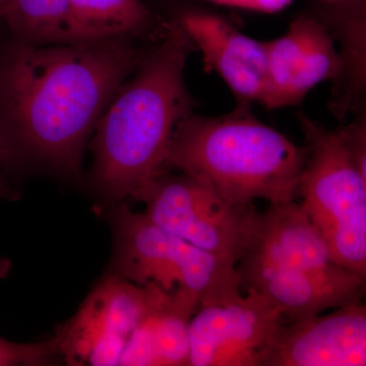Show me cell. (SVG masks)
Instances as JSON below:
<instances>
[{
    "instance_id": "obj_18",
    "label": "cell",
    "mask_w": 366,
    "mask_h": 366,
    "mask_svg": "<svg viewBox=\"0 0 366 366\" xmlns=\"http://www.w3.org/2000/svg\"><path fill=\"white\" fill-rule=\"evenodd\" d=\"M338 132L361 174L366 177V117L365 109L358 112V117Z\"/></svg>"
},
{
    "instance_id": "obj_9",
    "label": "cell",
    "mask_w": 366,
    "mask_h": 366,
    "mask_svg": "<svg viewBox=\"0 0 366 366\" xmlns=\"http://www.w3.org/2000/svg\"><path fill=\"white\" fill-rule=\"evenodd\" d=\"M203 303L189 320V366H262L281 312L257 291Z\"/></svg>"
},
{
    "instance_id": "obj_21",
    "label": "cell",
    "mask_w": 366,
    "mask_h": 366,
    "mask_svg": "<svg viewBox=\"0 0 366 366\" xmlns=\"http://www.w3.org/2000/svg\"><path fill=\"white\" fill-rule=\"evenodd\" d=\"M322 1L327 6H335V4H341V2L347 1V0H322Z\"/></svg>"
},
{
    "instance_id": "obj_20",
    "label": "cell",
    "mask_w": 366,
    "mask_h": 366,
    "mask_svg": "<svg viewBox=\"0 0 366 366\" xmlns=\"http://www.w3.org/2000/svg\"><path fill=\"white\" fill-rule=\"evenodd\" d=\"M11 153V139L0 122V161L9 158Z\"/></svg>"
},
{
    "instance_id": "obj_2",
    "label": "cell",
    "mask_w": 366,
    "mask_h": 366,
    "mask_svg": "<svg viewBox=\"0 0 366 366\" xmlns=\"http://www.w3.org/2000/svg\"><path fill=\"white\" fill-rule=\"evenodd\" d=\"M194 49L179 20L171 21L96 124L95 177L112 199L136 197L166 170L178 124L192 114L184 71Z\"/></svg>"
},
{
    "instance_id": "obj_12",
    "label": "cell",
    "mask_w": 366,
    "mask_h": 366,
    "mask_svg": "<svg viewBox=\"0 0 366 366\" xmlns=\"http://www.w3.org/2000/svg\"><path fill=\"white\" fill-rule=\"evenodd\" d=\"M207 71H215L238 101L259 102L266 95L268 62L266 42L249 36L215 14L187 13L179 19Z\"/></svg>"
},
{
    "instance_id": "obj_6",
    "label": "cell",
    "mask_w": 366,
    "mask_h": 366,
    "mask_svg": "<svg viewBox=\"0 0 366 366\" xmlns=\"http://www.w3.org/2000/svg\"><path fill=\"white\" fill-rule=\"evenodd\" d=\"M117 276L164 292L185 293L203 303L242 293L234 262L190 244L168 232L144 214L119 207L113 214Z\"/></svg>"
},
{
    "instance_id": "obj_11",
    "label": "cell",
    "mask_w": 366,
    "mask_h": 366,
    "mask_svg": "<svg viewBox=\"0 0 366 366\" xmlns=\"http://www.w3.org/2000/svg\"><path fill=\"white\" fill-rule=\"evenodd\" d=\"M266 45L268 83L262 105L268 109L300 104L312 88L340 74L333 36L314 16L296 19L287 32Z\"/></svg>"
},
{
    "instance_id": "obj_17",
    "label": "cell",
    "mask_w": 366,
    "mask_h": 366,
    "mask_svg": "<svg viewBox=\"0 0 366 366\" xmlns=\"http://www.w3.org/2000/svg\"><path fill=\"white\" fill-rule=\"evenodd\" d=\"M57 351L54 340L37 344H16L0 338V366L50 365Z\"/></svg>"
},
{
    "instance_id": "obj_15",
    "label": "cell",
    "mask_w": 366,
    "mask_h": 366,
    "mask_svg": "<svg viewBox=\"0 0 366 366\" xmlns=\"http://www.w3.org/2000/svg\"><path fill=\"white\" fill-rule=\"evenodd\" d=\"M16 41L34 45H71L103 38L72 11L71 0H7L0 9Z\"/></svg>"
},
{
    "instance_id": "obj_8",
    "label": "cell",
    "mask_w": 366,
    "mask_h": 366,
    "mask_svg": "<svg viewBox=\"0 0 366 366\" xmlns=\"http://www.w3.org/2000/svg\"><path fill=\"white\" fill-rule=\"evenodd\" d=\"M155 284L141 286L120 277L99 285L55 338L72 365H119L125 344L160 295Z\"/></svg>"
},
{
    "instance_id": "obj_4",
    "label": "cell",
    "mask_w": 366,
    "mask_h": 366,
    "mask_svg": "<svg viewBox=\"0 0 366 366\" xmlns=\"http://www.w3.org/2000/svg\"><path fill=\"white\" fill-rule=\"evenodd\" d=\"M236 269L242 288L266 298L285 322L360 301L365 288V280L335 261L324 236L295 201L257 212Z\"/></svg>"
},
{
    "instance_id": "obj_13",
    "label": "cell",
    "mask_w": 366,
    "mask_h": 366,
    "mask_svg": "<svg viewBox=\"0 0 366 366\" xmlns=\"http://www.w3.org/2000/svg\"><path fill=\"white\" fill-rule=\"evenodd\" d=\"M199 305L194 296L161 290L148 314L132 331L118 365H189V325Z\"/></svg>"
},
{
    "instance_id": "obj_7",
    "label": "cell",
    "mask_w": 366,
    "mask_h": 366,
    "mask_svg": "<svg viewBox=\"0 0 366 366\" xmlns=\"http://www.w3.org/2000/svg\"><path fill=\"white\" fill-rule=\"evenodd\" d=\"M180 173L165 170L137 194L144 215L190 244L237 264L254 228V203H232L208 183Z\"/></svg>"
},
{
    "instance_id": "obj_16",
    "label": "cell",
    "mask_w": 366,
    "mask_h": 366,
    "mask_svg": "<svg viewBox=\"0 0 366 366\" xmlns=\"http://www.w3.org/2000/svg\"><path fill=\"white\" fill-rule=\"evenodd\" d=\"M71 6L76 19L103 38L141 33L151 21L141 0H71Z\"/></svg>"
},
{
    "instance_id": "obj_14",
    "label": "cell",
    "mask_w": 366,
    "mask_h": 366,
    "mask_svg": "<svg viewBox=\"0 0 366 366\" xmlns=\"http://www.w3.org/2000/svg\"><path fill=\"white\" fill-rule=\"evenodd\" d=\"M320 16L338 42L341 69L333 81L329 109L338 120L365 109L366 16L365 0H347Z\"/></svg>"
},
{
    "instance_id": "obj_10",
    "label": "cell",
    "mask_w": 366,
    "mask_h": 366,
    "mask_svg": "<svg viewBox=\"0 0 366 366\" xmlns=\"http://www.w3.org/2000/svg\"><path fill=\"white\" fill-rule=\"evenodd\" d=\"M366 365V307L360 301L283 322L262 366Z\"/></svg>"
},
{
    "instance_id": "obj_1",
    "label": "cell",
    "mask_w": 366,
    "mask_h": 366,
    "mask_svg": "<svg viewBox=\"0 0 366 366\" xmlns=\"http://www.w3.org/2000/svg\"><path fill=\"white\" fill-rule=\"evenodd\" d=\"M124 38L9 46L0 56V122L11 141L76 170L91 132L144 59Z\"/></svg>"
},
{
    "instance_id": "obj_19",
    "label": "cell",
    "mask_w": 366,
    "mask_h": 366,
    "mask_svg": "<svg viewBox=\"0 0 366 366\" xmlns=\"http://www.w3.org/2000/svg\"><path fill=\"white\" fill-rule=\"evenodd\" d=\"M293 0H213L222 6L239 7L249 11L273 14L287 7Z\"/></svg>"
},
{
    "instance_id": "obj_5",
    "label": "cell",
    "mask_w": 366,
    "mask_h": 366,
    "mask_svg": "<svg viewBox=\"0 0 366 366\" xmlns=\"http://www.w3.org/2000/svg\"><path fill=\"white\" fill-rule=\"evenodd\" d=\"M307 155L297 196L335 261L366 280V177L338 132L298 114Z\"/></svg>"
},
{
    "instance_id": "obj_3",
    "label": "cell",
    "mask_w": 366,
    "mask_h": 366,
    "mask_svg": "<svg viewBox=\"0 0 366 366\" xmlns=\"http://www.w3.org/2000/svg\"><path fill=\"white\" fill-rule=\"evenodd\" d=\"M305 147L254 117L250 103L215 117L190 114L178 124L165 168L199 178L236 204L264 199L288 203L297 197Z\"/></svg>"
}]
</instances>
